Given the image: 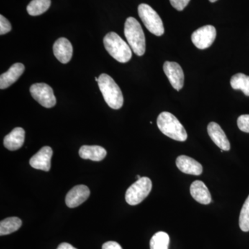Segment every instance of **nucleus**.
<instances>
[{
	"mask_svg": "<svg viewBox=\"0 0 249 249\" xmlns=\"http://www.w3.org/2000/svg\"><path fill=\"white\" fill-rule=\"evenodd\" d=\"M211 2H215L216 1H217V0H209Z\"/></svg>",
	"mask_w": 249,
	"mask_h": 249,
	"instance_id": "obj_29",
	"label": "nucleus"
},
{
	"mask_svg": "<svg viewBox=\"0 0 249 249\" xmlns=\"http://www.w3.org/2000/svg\"><path fill=\"white\" fill-rule=\"evenodd\" d=\"M53 156L52 147L45 146L42 147L36 155L31 157L29 163L32 168L37 170L48 172L51 168V160Z\"/></svg>",
	"mask_w": 249,
	"mask_h": 249,
	"instance_id": "obj_10",
	"label": "nucleus"
},
{
	"mask_svg": "<svg viewBox=\"0 0 249 249\" xmlns=\"http://www.w3.org/2000/svg\"><path fill=\"white\" fill-rule=\"evenodd\" d=\"M95 80H96V81H98V78H97V77H96V78H95Z\"/></svg>",
	"mask_w": 249,
	"mask_h": 249,
	"instance_id": "obj_31",
	"label": "nucleus"
},
{
	"mask_svg": "<svg viewBox=\"0 0 249 249\" xmlns=\"http://www.w3.org/2000/svg\"><path fill=\"white\" fill-rule=\"evenodd\" d=\"M103 43L109 55L118 62L125 63L132 58V49L116 33H108Z\"/></svg>",
	"mask_w": 249,
	"mask_h": 249,
	"instance_id": "obj_4",
	"label": "nucleus"
},
{
	"mask_svg": "<svg viewBox=\"0 0 249 249\" xmlns=\"http://www.w3.org/2000/svg\"><path fill=\"white\" fill-rule=\"evenodd\" d=\"M157 126L162 133L174 140L185 142L188 138V134L182 124L173 114L168 111H163L159 115Z\"/></svg>",
	"mask_w": 249,
	"mask_h": 249,
	"instance_id": "obj_1",
	"label": "nucleus"
},
{
	"mask_svg": "<svg viewBox=\"0 0 249 249\" xmlns=\"http://www.w3.org/2000/svg\"><path fill=\"white\" fill-rule=\"evenodd\" d=\"M102 249H123V248L117 242L109 241L103 245Z\"/></svg>",
	"mask_w": 249,
	"mask_h": 249,
	"instance_id": "obj_27",
	"label": "nucleus"
},
{
	"mask_svg": "<svg viewBox=\"0 0 249 249\" xmlns=\"http://www.w3.org/2000/svg\"><path fill=\"white\" fill-rule=\"evenodd\" d=\"M98 87L106 103L114 109H119L124 105V96L119 85L114 79L106 73L98 78Z\"/></svg>",
	"mask_w": 249,
	"mask_h": 249,
	"instance_id": "obj_2",
	"label": "nucleus"
},
{
	"mask_svg": "<svg viewBox=\"0 0 249 249\" xmlns=\"http://www.w3.org/2000/svg\"><path fill=\"white\" fill-rule=\"evenodd\" d=\"M79 155L83 160L101 161L107 155V151L98 145H83L80 148Z\"/></svg>",
	"mask_w": 249,
	"mask_h": 249,
	"instance_id": "obj_18",
	"label": "nucleus"
},
{
	"mask_svg": "<svg viewBox=\"0 0 249 249\" xmlns=\"http://www.w3.org/2000/svg\"><path fill=\"white\" fill-rule=\"evenodd\" d=\"M208 133L213 142L224 151H229L231 149V144L225 132L217 123H210L207 127Z\"/></svg>",
	"mask_w": 249,
	"mask_h": 249,
	"instance_id": "obj_12",
	"label": "nucleus"
},
{
	"mask_svg": "<svg viewBox=\"0 0 249 249\" xmlns=\"http://www.w3.org/2000/svg\"><path fill=\"white\" fill-rule=\"evenodd\" d=\"M57 249H77L73 247V246L70 245V244L66 243V242H63V243L60 244L58 246Z\"/></svg>",
	"mask_w": 249,
	"mask_h": 249,
	"instance_id": "obj_28",
	"label": "nucleus"
},
{
	"mask_svg": "<svg viewBox=\"0 0 249 249\" xmlns=\"http://www.w3.org/2000/svg\"><path fill=\"white\" fill-rule=\"evenodd\" d=\"M25 67L22 63H16L0 76V89H4L16 83L24 73Z\"/></svg>",
	"mask_w": 249,
	"mask_h": 249,
	"instance_id": "obj_15",
	"label": "nucleus"
},
{
	"mask_svg": "<svg viewBox=\"0 0 249 249\" xmlns=\"http://www.w3.org/2000/svg\"><path fill=\"white\" fill-rule=\"evenodd\" d=\"M90 196V191L85 185L74 186L67 193L65 203L70 208H76L84 203Z\"/></svg>",
	"mask_w": 249,
	"mask_h": 249,
	"instance_id": "obj_11",
	"label": "nucleus"
},
{
	"mask_svg": "<svg viewBox=\"0 0 249 249\" xmlns=\"http://www.w3.org/2000/svg\"><path fill=\"white\" fill-rule=\"evenodd\" d=\"M176 165L180 171L192 175H200L203 172L201 163L194 159L186 155H181L177 158Z\"/></svg>",
	"mask_w": 249,
	"mask_h": 249,
	"instance_id": "obj_14",
	"label": "nucleus"
},
{
	"mask_svg": "<svg viewBox=\"0 0 249 249\" xmlns=\"http://www.w3.org/2000/svg\"><path fill=\"white\" fill-rule=\"evenodd\" d=\"M152 183L150 178L143 177L129 186L125 193V200L131 206L142 202L152 191Z\"/></svg>",
	"mask_w": 249,
	"mask_h": 249,
	"instance_id": "obj_6",
	"label": "nucleus"
},
{
	"mask_svg": "<svg viewBox=\"0 0 249 249\" xmlns=\"http://www.w3.org/2000/svg\"><path fill=\"white\" fill-rule=\"evenodd\" d=\"M170 237L166 232L160 231L152 236L150 240V249H168Z\"/></svg>",
	"mask_w": 249,
	"mask_h": 249,
	"instance_id": "obj_22",
	"label": "nucleus"
},
{
	"mask_svg": "<svg viewBox=\"0 0 249 249\" xmlns=\"http://www.w3.org/2000/svg\"><path fill=\"white\" fill-rule=\"evenodd\" d=\"M237 126L242 132L249 133V114L241 115L237 119Z\"/></svg>",
	"mask_w": 249,
	"mask_h": 249,
	"instance_id": "obj_24",
	"label": "nucleus"
},
{
	"mask_svg": "<svg viewBox=\"0 0 249 249\" xmlns=\"http://www.w3.org/2000/svg\"><path fill=\"white\" fill-rule=\"evenodd\" d=\"M30 92L34 100L43 107L52 108L56 104V98L54 96L53 89L46 83H36L31 85Z\"/></svg>",
	"mask_w": 249,
	"mask_h": 249,
	"instance_id": "obj_7",
	"label": "nucleus"
},
{
	"mask_svg": "<svg viewBox=\"0 0 249 249\" xmlns=\"http://www.w3.org/2000/svg\"><path fill=\"white\" fill-rule=\"evenodd\" d=\"M190 191L191 196L199 204L207 205L211 202V193L203 181L197 180L192 183Z\"/></svg>",
	"mask_w": 249,
	"mask_h": 249,
	"instance_id": "obj_17",
	"label": "nucleus"
},
{
	"mask_svg": "<svg viewBox=\"0 0 249 249\" xmlns=\"http://www.w3.org/2000/svg\"><path fill=\"white\" fill-rule=\"evenodd\" d=\"M55 58L63 64L68 63L73 55V47L71 42L65 37H60L55 41L53 47Z\"/></svg>",
	"mask_w": 249,
	"mask_h": 249,
	"instance_id": "obj_13",
	"label": "nucleus"
},
{
	"mask_svg": "<svg viewBox=\"0 0 249 249\" xmlns=\"http://www.w3.org/2000/svg\"><path fill=\"white\" fill-rule=\"evenodd\" d=\"M239 224L242 231H249V196L241 210Z\"/></svg>",
	"mask_w": 249,
	"mask_h": 249,
	"instance_id": "obj_23",
	"label": "nucleus"
},
{
	"mask_svg": "<svg viewBox=\"0 0 249 249\" xmlns=\"http://www.w3.org/2000/svg\"><path fill=\"white\" fill-rule=\"evenodd\" d=\"M138 13L144 25L150 33L157 36L164 34L162 19L151 6L146 4H140L138 7Z\"/></svg>",
	"mask_w": 249,
	"mask_h": 249,
	"instance_id": "obj_5",
	"label": "nucleus"
},
{
	"mask_svg": "<svg viewBox=\"0 0 249 249\" xmlns=\"http://www.w3.org/2000/svg\"><path fill=\"white\" fill-rule=\"evenodd\" d=\"M215 28L212 25H206L194 31L191 36L193 43L196 48L206 49L209 48L215 40Z\"/></svg>",
	"mask_w": 249,
	"mask_h": 249,
	"instance_id": "obj_8",
	"label": "nucleus"
},
{
	"mask_svg": "<svg viewBox=\"0 0 249 249\" xmlns=\"http://www.w3.org/2000/svg\"><path fill=\"white\" fill-rule=\"evenodd\" d=\"M163 71L168 77L174 89L179 91L184 84V73L182 68L175 62L166 61L163 65Z\"/></svg>",
	"mask_w": 249,
	"mask_h": 249,
	"instance_id": "obj_9",
	"label": "nucleus"
},
{
	"mask_svg": "<svg viewBox=\"0 0 249 249\" xmlns=\"http://www.w3.org/2000/svg\"><path fill=\"white\" fill-rule=\"evenodd\" d=\"M11 29L12 27L11 23L2 15H1L0 16V35L2 36L7 34L11 31Z\"/></svg>",
	"mask_w": 249,
	"mask_h": 249,
	"instance_id": "obj_25",
	"label": "nucleus"
},
{
	"mask_svg": "<svg viewBox=\"0 0 249 249\" xmlns=\"http://www.w3.org/2000/svg\"><path fill=\"white\" fill-rule=\"evenodd\" d=\"M232 89H240L246 96H249V76L244 73H237L231 79Z\"/></svg>",
	"mask_w": 249,
	"mask_h": 249,
	"instance_id": "obj_21",
	"label": "nucleus"
},
{
	"mask_svg": "<svg viewBox=\"0 0 249 249\" xmlns=\"http://www.w3.org/2000/svg\"><path fill=\"white\" fill-rule=\"evenodd\" d=\"M51 6V0H32L27 7L31 16H40L45 13Z\"/></svg>",
	"mask_w": 249,
	"mask_h": 249,
	"instance_id": "obj_20",
	"label": "nucleus"
},
{
	"mask_svg": "<svg viewBox=\"0 0 249 249\" xmlns=\"http://www.w3.org/2000/svg\"><path fill=\"white\" fill-rule=\"evenodd\" d=\"M25 139V131L22 127H16L5 137L4 145L8 150L15 151L22 146Z\"/></svg>",
	"mask_w": 249,
	"mask_h": 249,
	"instance_id": "obj_16",
	"label": "nucleus"
},
{
	"mask_svg": "<svg viewBox=\"0 0 249 249\" xmlns=\"http://www.w3.org/2000/svg\"><path fill=\"white\" fill-rule=\"evenodd\" d=\"M124 34L134 53L139 56L144 55L145 52V37L140 23L135 18L129 17L126 19Z\"/></svg>",
	"mask_w": 249,
	"mask_h": 249,
	"instance_id": "obj_3",
	"label": "nucleus"
},
{
	"mask_svg": "<svg viewBox=\"0 0 249 249\" xmlns=\"http://www.w3.org/2000/svg\"><path fill=\"white\" fill-rule=\"evenodd\" d=\"M191 0H170V4L178 11H183Z\"/></svg>",
	"mask_w": 249,
	"mask_h": 249,
	"instance_id": "obj_26",
	"label": "nucleus"
},
{
	"mask_svg": "<svg viewBox=\"0 0 249 249\" xmlns=\"http://www.w3.org/2000/svg\"><path fill=\"white\" fill-rule=\"evenodd\" d=\"M137 180H138V179H140V178H141V177L139 176V175H137Z\"/></svg>",
	"mask_w": 249,
	"mask_h": 249,
	"instance_id": "obj_30",
	"label": "nucleus"
},
{
	"mask_svg": "<svg viewBox=\"0 0 249 249\" xmlns=\"http://www.w3.org/2000/svg\"><path fill=\"white\" fill-rule=\"evenodd\" d=\"M19 218L12 217L6 218L0 222V235H6L17 231L22 226Z\"/></svg>",
	"mask_w": 249,
	"mask_h": 249,
	"instance_id": "obj_19",
	"label": "nucleus"
}]
</instances>
